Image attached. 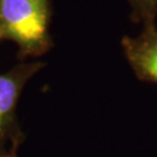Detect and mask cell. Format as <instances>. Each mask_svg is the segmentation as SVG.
Instances as JSON below:
<instances>
[{"mask_svg": "<svg viewBox=\"0 0 157 157\" xmlns=\"http://www.w3.org/2000/svg\"><path fill=\"white\" fill-rule=\"evenodd\" d=\"M51 0H0V41L17 45V58L39 57L54 45Z\"/></svg>", "mask_w": 157, "mask_h": 157, "instance_id": "obj_1", "label": "cell"}, {"mask_svg": "<svg viewBox=\"0 0 157 157\" xmlns=\"http://www.w3.org/2000/svg\"><path fill=\"white\" fill-rule=\"evenodd\" d=\"M44 63L17 64L0 75V149L15 141H23L22 130L17 119V107L25 85Z\"/></svg>", "mask_w": 157, "mask_h": 157, "instance_id": "obj_2", "label": "cell"}, {"mask_svg": "<svg viewBox=\"0 0 157 157\" xmlns=\"http://www.w3.org/2000/svg\"><path fill=\"white\" fill-rule=\"evenodd\" d=\"M137 37L124 36V57L141 82L157 84V28L155 21L144 22Z\"/></svg>", "mask_w": 157, "mask_h": 157, "instance_id": "obj_3", "label": "cell"}, {"mask_svg": "<svg viewBox=\"0 0 157 157\" xmlns=\"http://www.w3.org/2000/svg\"><path fill=\"white\" fill-rule=\"evenodd\" d=\"M132 7L130 19L135 23L155 21L157 15V0H128Z\"/></svg>", "mask_w": 157, "mask_h": 157, "instance_id": "obj_4", "label": "cell"}, {"mask_svg": "<svg viewBox=\"0 0 157 157\" xmlns=\"http://www.w3.org/2000/svg\"><path fill=\"white\" fill-rule=\"evenodd\" d=\"M21 143L22 141H15L10 144V148L0 149V157H17V149Z\"/></svg>", "mask_w": 157, "mask_h": 157, "instance_id": "obj_5", "label": "cell"}]
</instances>
